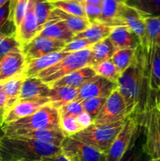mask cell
<instances>
[{
	"instance_id": "cell-7",
	"label": "cell",
	"mask_w": 160,
	"mask_h": 161,
	"mask_svg": "<svg viewBox=\"0 0 160 161\" xmlns=\"http://www.w3.org/2000/svg\"><path fill=\"white\" fill-rule=\"evenodd\" d=\"M133 113L127 107L118 88L107 97L103 108L93 120V124L107 125L125 120Z\"/></svg>"
},
{
	"instance_id": "cell-2",
	"label": "cell",
	"mask_w": 160,
	"mask_h": 161,
	"mask_svg": "<svg viewBox=\"0 0 160 161\" xmlns=\"http://www.w3.org/2000/svg\"><path fill=\"white\" fill-rule=\"evenodd\" d=\"M61 153V147L37 140L7 136L0 139L2 161H41Z\"/></svg>"
},
{
	"instance_id": "cell-13",
	"label": "cell",
	"mask_w": 160,
	"mask_h": 161,
	"mask_svg": "<svg viewBox=\"0 0 160 161\" xmlns=\"http://www.w3.org/2000/svg\"><path fill=\"white\" fill-rule=\"evenodd\" d=\"M50 104L49 97H42L32 100H18L6 111L3 126L14 122L33 114L45 105ZM2 126V127H3Z\"/></svg>"
},
{
	"instance_id": "cell-15",
	"label": "cell",
	"mask_w": 160,
	"mask_h": 161,
	"mask_svg": "<svg viewBox=\"0 0 160 161\" xmlns=\"http://www.w3.org/2000/svg\"><path fill=\"white\" fill-rule=\"evenodd\" d=\"M26 60L22 51L11 52L0 59V81L21 75Z\"/></svg>"
},
{
	"instance_id": "cell-10",
	"label": "cell",
	"mask_w": 160,
	"mask_h": 161,
	"mask_svg": "<svg viewBox=\"0 0 160 161\" xmlns=\"http://www.w3.org/2000/svg\"><path fill=\"white\" fill-rule=\"evenodd\" d=\"M119 18L123 26H126L139 38L143 50L147 49L149 43L146 33L145 17L135 8L125 3H122L119 11Z\"/></svg>"
},
{
	"instance_id": "cell-21",
	"label": "cell",
	"mask_w": 160,
	"mask_h": 161,
	"mask_svg": "<svg viewBox=\"0 0 160 161\" xmlns=\"http://www.w3.org/2000/svg\"><path fill=\"white\" fill-rule=\"evenodd\" d=\"M152 159L147 155L144 147V127L141 122L130 147L119 161H150Z\"/></svg>"
},
{
	"instance_id": "cell-35",
	"label": "cell",
	"mask_w": 160,
	"mask_h": 161,
	"mask_svg": "<svg viewBox=\"0 0 160 161\" xmlns=\"http://www.w3.org/2000/svg\"><path fill=\"white\" fill-rule=\"evenodd\" d=\"M33 3L39 30L41 31L44 25L48 22L53 7L50 4V0H33Z\"/></svg>"
},
{
	"instance_id": "cell-31",
	"label": "cell",
	"mask_w": 160,
	"mask_h": 161,
	"mask_svg": "<svg viewBox=\"0 0 160 161\" xmlns=\"http://www.w3.org/2000/svg\"><path fill=\"white\" fill-rule=\"evenodd\" d=\"M136 50L137 49H125L115 52L111 60L121 74L133 64L136 56Z\"/></svg>"
},
{
	"instance_id": "cell-3",
	"label": "cell",
	"mask_w": 160,
	"mask_h": 161,
	"mask_svg": "<svg viewBox=\"0 0 160 161\" xmlns=\"http://www.w3.org/2000/svg\"><path fill=\"white\" fill-rule=\"evenodd\" d=\"M2 127L7 137H18L40 129L60 127L59 110L49 104L33 114Z\"/></svg>"
},
{
	"instance_id": "cell-44",
	"label": "cell",
	"mask_w": 160,
	"mask_h": 161,
	"mask_svg": "<svg viewBox=\"0 0 160 161\" xmlns=\"http://www.w3.org/2000/svg\"><path fill=\"white\" fill-rule=\"evenodd\" d=\"M77 119H78V123H79V124H81L82 127H83V129L87 128L89 126L93 124V119L91 117L90 115L88 114V113L85 111H83L81 114L78 115V116H77Z\"/></svg>"
},
{
	"instance_id": "cell-36",
	"label": "cell",
	"mask_w": 160,
	"mask_h": 161,
	"mask_svg": "<svg viewBox=\"0 0 160 161\" xmlns=\"http://www.w3.org/2000/svg\"><path fill=\"white\" fill-rule=\"evenodd\" d=\"M15 51H22V46L16 38V34L0 33V59Z\"/></svg>"
},
{
	"instance_id": "cell-39",
	"label": "cell",
	"mask_w": 160,
	"mask_h": 161,
	"mask_svg": "<svg viewBox=\"0 0 160 161\" xmlns=\"http://www.w3.org/2000/svg\"><path fill=\"white\" fill-rule=\"evenodd\" d=\"M9 2L0 7V33L16 34V27L9 18Z\"/></svg>"
},
{
	"instance_id": "cell-45",
	"label": "cell",
	"mask_w": 160,
	"mask_h": 161,
	"mask_svg": "<svg viewBox=\"0 0 160 161\" xmlns=\"http://www.w3.org/2000/svg\"><path fill=\"white\" fill-rule=\"evenodd\" d=\"M7 111V99L3 91L0 92V124L3 126V119Z\"/></svg>"
},
{
	"instance_id": "cell-32",
	"label": "cell",
	"mask_w": 160,
	"mask_h": 161,
	"mask_svg": "<svg viewBox=\"0 0 160 161\" xmlns=\"http://www.w3.org/2000/svg\"><path fill=\"white\" fill-rule=\"evenodd\" d=\"M53 8H56L67 14L86 17L84 6L79 0H50Z\"/></svg>"
},
{
	"instance_id": "cell-46",
	"label": "cell",
	"mask_w": 160,
	"mask_h": 161,
	"mask_svg": "<svg viewBox=\"0 0 160 161\" xmlns=\"http://www.w3.org/2000/svg\"><path fill=\"white\" fill-rule=\"evenodd\" d=\"M41 161H69V160L64 157V155L62 153V152H61V153L56 154V155L45 157V158L42 159Z\"/></svg>"
},
{
	"instance_id": "cell-42",
	"label": "cell",
	"mask_w": 160,
	"mask_h": 161,
	"mask_svg": "<svg viewBox=\"0 0 160 161\" xmlns=\"http://www.w3.org/2000/svg\"><path fill=\"white\" fill-rule=\"evenodd\" d=\"M58 110H59L60 116H74V117H77L84 111L81 102H76V101H73L64 105Z\"/></svg>"
},
{
	"instance_id": "cell-4",
	"label": "cell",
	"mask_w": 160,
	"mask_h": 161,
	"mask_svg": "<svg viewBox=\"0 0 160 161\" xmlns=\"http://www.w3.org/2000/svg\"><path fill=\"white\" fill-rule=\"evenodd\" d=\"M125 120L107 125L92 124L71 138L107 154L113 142L123 128Z\"/></svg>"
},
{
	"instance_id": "cell-9",
	"label": "cell",
	"mask_w": 160,
	"mask_h": 161,
	"mask_svg": "<svg viewBox=\"0 0 160 161\" xmlns=\"http://www.w3.org/2000/svg\"><path fill=\"white\" fill-rule=\"evenodd\" d=\"M61 149L69 161H107L106 154L71 137L64 138Z\"/></svg>"
},
{
	"instance_id": "cell-49",
	"label": "cell",
	"mask_w": 160,
	"mask_h": 161,
	"mask_svg": "<svg viewBox=\"0 0 160 161\" xmlns=\"http://www.w3.org/2000/svg\"><path fill=\"white\" fill-rule=\"evenodd\" d=\"M4 136H5V135H4V132H3V127H2V125L0 124V139H1V138H3Z\"/></svg>"
},
{
	"instance_id": "cell-28",
	"label": "cell",
	"mask_w": 160,
	"mask_h": 161,
	"mask_svg": "<svg viewBox=\"0 0 160 161\" xmlns=\"http://www.w3.org/2000/svg\"><path fill=\"white\" fill-rule=\"evenodd\" d=\"M112 28V27L107 26L100 23H93L90 24V25L84 31L75 35L73 39H85L94 44L109 37Z\"/></svg>"
},
{
	"instance_id": "cell-24",
	"label": "cell",
	"mask_w": 160,
	"mask_h": 161,
	"mask_svg": "<svg viewBox=\"0 0 160 161\" xmlns=\"http://www.w3.org/2000/svg\"><path fill=\"white\" fill-rule=\"evenodd\" d=\"M122 3L118 0H103L101 4V15L96 23L109 27L123 26L120 18L119 11Z\"/></svg>"
},
{
	"instance_id": "cell-38",
	"label": "cell",
	"mask_w": 160,
	"mask_h": 161,
	"mask_svg": "<svg viewBox=\"0 0 160 161\" xmlns=\"http://www.w3.org/2000/svg\"><path fill=\"white\" fill-rule=\"evenodd\" d=\"M60 128L65 137H72L84 130L77 117L68 116H60Z\"/></svg>"
},
{
	"instance_id": "cell-18",
	"label": "cell",
	"mask_w": 160,
	"mask_h": 161,
	"mask_svg": "<svg viewBox=\"0 0 160 161\" xmlns=\"http://www.w3.org/2000/svg\"><path fill=\"white\" fill-rule=\"evenodd\" d=\"M108 38L113 44L115 51L125 49L136 50L141 47L139 38L126 26L114 27Z\"/></svg>"
},
{
	"instance_id": "cell-22",
	"label": "cell",
	"mask_w": 160,
	"mask_h": 161,
	"mask_svg": "<svg viewBox=\"0 0 160 161\" xmlns=\"http://www.w3.org/2000/svg\"><path fill=\"white\" fill-rule=\"evenodd\" d=\"M49 20H61L64 22L70 31L75 35L84 31L90 25V23L86 17L72 15L56 8L53 9Z\"/></svg>"
},
{
	"instance_id": "cell-30",
	"label": "cell",
	"mask_w": 160,
	"mask_h": 161,
	"mask_svg": "<svg viewBox=\"0 0 160 161\" xmlns=\"http://www.w3.org/2000/svg\"><path fill=\"white\" fill-rule=\"evenodd\" d=\"M127 5L137 9L144 17L160 16V0H130Z\"/></svg>"
},
{
	"instance_id": "cell-43",
	"label": "cell",
	"mask_w": 160,
	"mask_h": 161,
	"mask_svg": "<svg viewBox=\"0 0 160 161\" xmlns=\"http://www.w3.org/2000/svg\"><path fill=\"white\" fill-rule=\"evenodd\" d=\"M85 14L89 23H96L101 15V6L96 5H83Z\"/></svg>"
},
{
	"instance_id": "cell-33",
	"label": "cell",
	"mask_w": 160,
	"mask_h": 161,
	"mask_svg": "<svg viewBox=\"0 0 160 161\" xmlns=\"http://www.w3.org/2000/svg\"><path fill=\"white\" fill-rule=\"evenodd\" d=\"M93 68L95 71L96 75L103 77L110 81L115 82V83H117L121 75V73L119 72L111 60L104 61L100 64L93 66Z\"/></svg>"
},
{
	"instance_id": "cell-40",
	"label": "cell",
	"mask_w": 160,
	"mask_h": 161,
	"mask_svg": "<svg viewBox=\"0 0 160 161\" xmlns=\"http://www.w3.org/2000/svg\"><path fill=\"white\" fill-rule=\"evenodd\" d=\"M106 99L104 97H96V98L86 99V100L82 101L81 103L83 105V110L90 115L91 117L95 119L96 116L98 115L100 110L103 108Z\"/></svg>"
},
{
	"instance_id": "cell-20",
	"label": "cell",
	"mask_w": 160,
	"mask_h": 161,
	"mask_svg": "<svg viewBox=\"0 0 160 161\" xmlns=\"http://www.w3.org/2000/svg\"><path fill=\"white\" fill-rule=\"evenodd\" d=\"M96 72L93 68L91 66H86L83 69H78L60 80H56L54 83H51L49 86L50 87H56V86H67V87L79 89L82 86L85 84L88 80L94 77Z\"/></svg>"
},
{
	"instance_id": "cell-25",
	"label": "cell",
	"mask_w": 160,
	"mask_h": 161,
	"mask_svg": "<svg viewBox=\"0 0 160 161\" xmlns=\"http://www.w3.org/2000/svg\"><path fill=\"white\" fill-rule=\"evenodd\" d=\"M18 137L37 140V141L58 146V147H61V143L66 138L60 127L40 129V130H34V131L29 132V133Z\"/></svg>"
},
{
	"instance_id": "cell-54",
	"label": "cell",
	"mask_w": 160,
	"mask_h": 161,
	"mask_svg": "<svg viewBox=\"0 0 160 161\" xmlns=\"http://www.w3.org/2000/svg\"><path fill=\"white\" fill-rule=\"evenodd\" d=\"M150 161H160V160H151Z\"/></svg>"
},
{
	"instance_id": "cell-11",
	"label": "cell",
	"mask_w": 160,
	"mask_h": 161,
	"mask_svg": "<svg viewBox=\"0 0 160 161\" xmlns=\"http://www.w3.org/2000/svg\"><path fill=\"white\" fill-rule=\"evenodd\" d=\"M65 45L66 42L62 41L36 36L29 42L22 47V53L24 55L26 62H28L49 53L62 51Z\"/></svg>"
},
{
	"instance_id": "cell-51",
	"label": "cell",
	"mask_w": 160,
	"mask_h": 161,
	"mask_svg": "<svg viewBox=\"0 0 160 161\" xmlns=\"http://www.w3.org/2000/svg\"><path fill=\"white\" fill-rule=\"evenodd\" d=\"M155 104H156V105L158 106V108H159V110H160V101L156 100V99L155 98Z\"/></svg>"
},
{
	"instance_id": "cell-55",
	"label": "cell",
	"mask_w": 160,
	"mask_h": 161,
	"mask_svg": "<svg viewBox=\"0 0 160 161\" xmlns=\"http://www.w3.org/2000/svg\"><path fill=\"white\" fill-rule=\"evenodd\" d=\"M0 161H2V158H1V154H0Z\"/></svg>"
},
{
	"instance_id": "cell-37",
	"label": "cell",
	"mask_w": 160,
	"mask_h": 161,
	"mask_svg": "<svg viewBox=\"0 0 160 161\" xmlns=\"http://www.w3.org/2000/svg\"><path fill=\"white\" fill-rule=\"evenodd\" d=\"M29 0H9V18L15 25L16 30L24 18Z\"/></svg>"
},
{
	"instance_id": "cell-12",
	"label": "cell",
	"mask_w": 160,
	"mask_h": 161,
	"mask_svg": "<svg viewBox=\"0 0 160 161\" xmlns=\"http://www.w3.org/2000/svg\"><path fill=\"white\" fill-rule=\"evenodd\" d=\"M117 88V83L110 81L99 75H95L78 89L75 101L82 102L86 99L96 97L107 98Z\"/></svg>"
},
{
	"instance_id": "cell-47",
	"label": "cell",
	"mask_w": 160,
	"mask_h": 161,
	"mask_svg": "<svg viewBox=\"0 0 160 161\" xmlns=\"http://www.w3.org/2000/svg\"><path fill=\"white\" fill-rule=\"evenodd\" d=\"M83 5H96L101 6L103 0H79Z\"/></svg>"
},
{
	"instance_id": "cell-14",
	"label": "cell",
	"mask_w": 160,
	"mask_h": 161,
	"mask_svg": "<svg viewBox=\"0 0 160 161\" xmlns=\"http://www.w3.org/2000/svg\"><path fill=\"white\" fill-rule=\"evenodd\" d=\"M39 31L40 30L35 12L34 3L33 0H29L23 20L16 30V38L23 47L34 39Z\"/></svg>"
},
{
	"instance_id": "cell-52",
	"label": "cell",
	"mask_w": 160,
	"mask_h": 161,
	"mask_svg": "<svg viewBox=\"0 0 160 161\" xmlns=\"http://www.w3.org/2000/svg\"><path fill=\"white\" fill-rule=\"evenodd\" d=\"M3 83H4V81H0V92L3 89Z\"/></svg>"
},
{
	"instance_id": "cell-48",
	"label": "cell",
	"mask_w": 160,
	"mask_h": 161,
	"mask_svg": "<svg viewBox=\"0 0 160 161\" xmlns=\"http://www.w3.org/2000/svg\"><path fill=\"white\" fill-rule=\"evenodd\" d=\"M9 2V0H0V7L3 6L4 5H6V3H8Z\"/></svg>"
},
{
	"instance_id": "cell-6",
	"label": "cell",
	"mask_w": 160,
	"mask_h": 161,
	"mask_svg": "<svg viewBox=\"0 0 160 161\" xmlns=\"http://www.w3.org/2000/svg\"><path fill=\"white\" fill-rule=\"evenodd\" d=\"M144 134V147L152 160H160V110L155 98L141 117Z\"/></svg>"
},
{
	"instance_id": "cell-23",
	"label": "cell",
	"mask_w": 160,
	"mask_h": 161,
	"mask_svg": "<svg viewBox=\"0 0 160 161\" xmlns=\"http://www.w3.org/2000/svg\"><path fill=\"white\" fill-rule=\"evenodd\" d=\"M37 36H44L67 43L73 40L75 34L70 31L64 22L61 20H49Z\"/></svg>"
},
{
	"instance_id": "cell-27",
	"label": "cell",
	"mask_w": 160,
	"mask_h": 161,
	"mask_svg": "<svg viewBox=\"0 0 160 161\" xmlns=\"http://www.w3.org/2000/svg\"><path fill=\"white\" fill-rule=\"evenodd\" d=\"M48 97L50 100V105L59 109L64 105L72 102L76 99L78 89L67 86H56L50 87Z\"/></svg>"
},
{
	"instance_id": "cell-1",
	"label": "cell",
	"mask_w": 160,
	"mask_h": 161,
	"mask_svg": "<svg viewBox=\"0 0 160 161\" xmlns=\"http://www.w3.org/2000/svg\"><path fill=\"white\" fill-rule=\"evenodd\" d=\"M146 50L140 47L133 64L121 74L118 90L133 114L142 116L155 98L149 87Z\"/></svg>"
},
{
	"instance_id": "cell-16",
	"label": "cell",
	"mask_w": 160,
	"mask_h": 161,
	"mask_svg": "<svg viewBox=\"0 0 160 161\" xmlns=\"http://www.w3.org/2000/svg\"><path fill=\"white\" fill-rule=\"evenodd\" d=\"M149 87L154 94L160 90V47L149 43L146 50Z\"/></svg>"
},
{
	"instance_id": "cell-17",
	"label": "cell",
	"mask_w": 160,
	"mask_h": 161,
	"mask_svg": "<svg viewBox=\"0 0 160 161\" xmlns=\"http://www.w3.org/2000/svg\"><path fill=\"white\" fill-rule=\"evenodd\" d=\"M69 54L70 53L58 51L28 61L24 69V75L25 78L36 77L41 72L55 64Z\"/></svg>"
},
{
	"instance_id": "cell-29",
	"label": "cell",
	"mask_w": 160,
	"mask_h": 161,
	"mask_svg": "<svg viewBox=\"0 0 160 161\" xmlns=\"http://www.w3.org/2000/svg\"><path fill=\"white\" fill-rule=\"evenodd\" d=\"M24 79V74H21L4 81L3 91L5 93L7 99V110L18 100L22 83Z\"/></svg>"
},
{
	"instance_id": "cell-53",
	"label": "cell",
	"mask_w": 160,
	"mask_h": 161,
	"mask_svg": "<svg viewBox=\"0 0 160 161\" xmlns=\"http://www.w3.org/2000/svg\"><path fill=\"white\" fill-rule=\"evenodd\" d=\"M118 1H119L120 3H125V4H127V3H128L130 0H118Z\"/></svg>"
},
{
	"instance_id": "cell-41",
	"label": "cell",
	"mask_w": 160,
	"mask_h": 161,
	"mask_svg": "<svg viewBox=\"0 0 160 161\" xmlns=\"http://www.w3.org/2000/svg\"><path fill=\"white\" fill-rule=\"evenodd\" d=\"M93 44L89 40L85 39H73L71 42L66 43L62 51L66 53H75V52L82 51V50L90 49Z\"/></svg>"
},
{
	"instance_id": "cell-34",
	"label": "cell",
	"mask_w": 160,
	"mask_h": 161,
	"mask_svg": "<svg viewBox=\"0 0 160 161\" xmlns=\"http://www.w3.org/2000/svg\"><path fill=\"white\" fill-rule=\"evenodd\" d=\"M145 25L148 43L160 47V16L145 17Z\"/></svg>"
},
{
	"instance_id": "cell-8",
	"label": "cell",
	"mask_w": 160,
	"mask_h": 161,
	"mask_svg": "<svg viewBox=\"0 0 160 161\" xmlns=\"http://www.w3.org/2000/svg\"><path fill=\"white\" fill-rule=\"evenodd\" d=\"M141 116L132 114L125 120V125L110 147L107 161H119L132 143L141 123Z\"/></svg>"
},
{
	"instance_id": "cell-26",
	"label": "cell",
	"mask_w": 160,
	"mask_h": 161,
	"mask_svg": "<svg viewBox=\"0 0 160 161\" xmlns=\"http://www.w3.org/2000/svg\"><path fill=\"white\" fill-rule=\"evenodd\" d=\"M115 52V50L108 37L96 42L90 48L89 66L93 67L104 61L111 60Z\"/></svg>"
},
{
	"instance_id": "cell-5",
	"label": "cell",
	"mask_w": 160,
	"mask_h": 161,
	"mask_svg": "<svg viewBox=\"0 0 160 161\" xmlns=\"http://www.w3.org/2000/svg\"><path fill=\"white\" fill-rule=\"evenodd\" d=\"M90 49L71 53L53 65L41 72L36 77L50 85L56 80L86 66H89Z\"/></svg>"
},
{
	"instance_id": "cell-19",
	"label": "cell",
	"mask_w": 160,
	"mask_h": 161,
	"mask_svg": "<svg viewBox=\"0 0 160 161\" xmlns=\"http://www.w3.org/2000/svg\"><path fill=\"white\" fill-rule=\"evenodd\" d=\"M50 86L38 77L25 78L22 83L18 100H32L48 97ZM17 100V101H18Z\"/></svg>"
},
{
	"instance_id": "cell-50",
	"label": "cell",
	"mask_w": 160,
	"mask_h": 161,
	"mask_svg": "<svg viewBox=\"0 0 160 161\" xmlns=\"http://www.w3.org/2000/svg\"><path fill=\"white\" fill-rule=\"evenodd\" d=\"M155 98L156 99V100L160 101V90L158 91V92L155 94Z\"/></svg>"
}]
</instances>
